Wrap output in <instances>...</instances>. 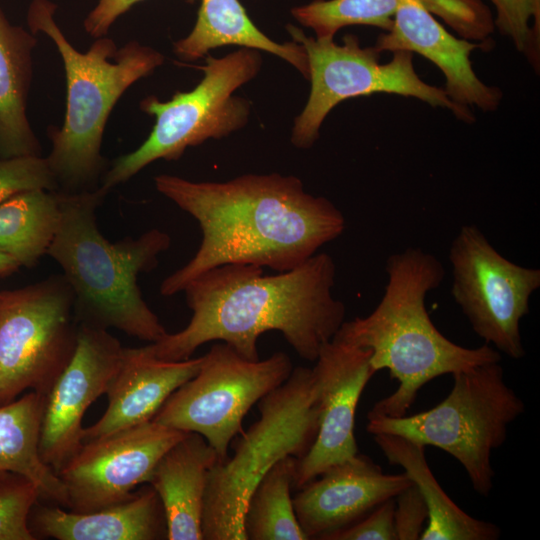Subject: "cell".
<instances>
[{"mask_svg": "<svg viewBox=\"0 0 540 540\" xmlns=\"http://www.w3.org/2000/svg\"><path fill=\"white\" fill-rule=\"evenodd\" d=\"M292 370L284 352L249 360L217 342L203 356L196 375L170 395L152 420L200 434L223 461L251 407L283 384Z\"/></svg>", "mask_w": 540, "mask_h": 540, "instance_id": "obj_11", "label": "cell"}, {"mask_svg": "<svg viewBox=\"0 0 540 540\" xmlns=\"http://www.w3.org/2000/svg\"><path fill=\"white\" fill-rule=\"evenodd\" d=\"M385 270L388 282L376 308L366 317L344 321L333 337L369 349L375 373L387 369L398 381L397 389L377 401L367 417L403 416L429 381L501 361V353L490 345L460 346L433 324L425 300L445 276L436 256L409 247L391 254Z\"/></svg>", "mask_w": 540, "mask_h": 540, "instance_id": "obj_3", "label": "cell"}, {"mask_svg": "<svg viewBox=\"0 0 540 540\" xmlns=\"http://www.w3.org/2000/svg\"><path fill=\"white\" fill-rule=\"evenodd\" d=\"M261 66L256 49L242 47L221 58L208 55L204 65L193 66L203 72L194 89L178 91L164 102L154 95L141 100L140 109L155 117L153 129L137 149L112 161L100 187L109 192L156 160H177L188 147L243 128L251 103L234 92L255 78Z\"/></svg>", "mask_w": 540, "mask_h": 540, "instance_id": "obj_8", "label": "cell"}, {"mask_svg": "<svg viewBox=\"0 0 540 540\" xmlns=\"http://www.w3.org/2000/svg\"><path fill=\"white\" fill-rule=\"evenodd\" d=\"M187 433L150 420L84 442L56 472L65 488L66 509L91 512L126 500Z\"/></svg>", "mask_w": 540, "mask_h": 540, "instance_id": "obj_13", "label": "cell"}, {"mask_svg": "<svg viewBox=\"0 0 540 540\" xmlns=\"http://www.w3.org/2000/svg\"><path fill=\"white\" fill-rule=\"evenodd\" d=\"M398 0H314L294 7L292 16L317 39L334 38L343 27L369 25L389 31Z\"/></svg>", "mask_w": 540, "mask_h": 540, "instance_id": "obj_27", "label": "cell"}, {"mask_svg": "<svg viewBox=\"0 0 540 540\" xmlns=\"http://www.w3.org/2000/svg\"><path fill=\"white\" fill-rule=\"evenodd\" d=\"M371 351L332 338L312 368L320 421L307 453L297 459L293 488L297 490L324 470L358 453L355 412L361 394L375 371Z\"/></svg>", "mask_w": 540, "mask_h": 540, "instance_id": "obj_15", "label": "cell"}, {"mask_svg": "<svg viewBox=\"0 0 540 540\" xmlns=\"http://www.w3.org/2000/svg\"><path fill=\"white\" fill-rule=\"evenodd\" d=\"M73 302L62 274L0 291V406L26 390L48 393L76 347Z\"/></svg>", "mask_w": 540, "mask_h": 540, "instance_id": "obj_10", "label": "cell"}, {"mask_svg": "<svg viewBox=\"0 0 540 540\" xmlns=\"http://www.w3.org/2000/svg\"><path fill=\"white\" fill-rule=\"evenodd\" d=\"M497 12L495 24L499 31L510 38L520 52H527L536 37L530 27L534 18L539 28L540 0H491Z\"/></svg>", "mask_w": 540, "mask_h": 540, "instance_id": "obj_30", "label": "cell"}, {"mask_svg": "<svg viewBox=\"0 0 540 540\" xmlns=\"http://www.w3.org/2000/svg\"><path fill=\"white\" fill-rule=\"evenodd\" d=\"M61 217L59 191L33 189L0 204V252L32 268L47 255Z\"/></svg>", "mask_w": 540, "mask_h": 540, "instance_id": "obj_25", "label": "cell"}, {"mask_svg": "<svg viewBox=\"0 0 540 540\" xmlns=\"http://www.w3.org/2000/svg\"><path fill=\"white\" fill-rule=\"evenodd\" d=\"M395 498L388 499L362 519L333 533L327 540H396Z\"/></svg>", "mask_w": 540, "mask_h": 540, "instance_id": "obj_32", "label": "cell"}, {"mask_svg": "<svg viewBox=\"0 0 540 540\" xmlns=\"http://www.w3.org/2000/svg\"><path fill=\"white\" fill-rule=\"evenodd\" d=\"M45 395L29 391L0 406V471L33 481L40 500L67 508L65 488L39 451Z\"/></svg>", "mask_w": 540, "mask_h": 540, "instance_id": "obj_24", "label": "cell"}, {"mask_svg": "<svg viewBox=\"0 0 540 540\" xmlns=\"http://www.w3.org/2000/svg\"><path fill=\"white\" fill-rule=\"evenodd\" d=\"M236 45L271 53L296 68L305 79L309 65L302 45L292 41L277 43L252 22L239 0H200L191 32L173 43V53L181 61L204 57L211 49Z\"/></svg>", "mask_w": 540, "mask_h": 540, "instance_id": "obj_23", "label": "cell"}, {"mask_svg": "<svg viewBox=\"0 0 540 540\" xmlns=\"http://www.w3.org/2000/svg\"><path fill=\"white\" fill-rule=\"evenodd\" d=\"M374 442L391 465L404 473L419 490L428 511L422 540H496L500 528L494 523L476 519L463 511L444 492L429 468L425 447L391 434H375Z\"/></svg>", "mask_w": 540, "mask_h": 540, "instance_id": "obj_22", "label": "cell"}, {"mask_svg": "<svg viewBox=\"0 0 540 540\" xmlns=\"http://www.w3.org/2000/svg\"><path fill=\"white\" fill-rule=\"evenodd\" d=\"M33 189L58 190L46 157L0 158V204L15 194Z\"/></svg>", "mask_w": 540, "mask_h": 540, "instance_id": "obj_29", "label": "cell"}, {"mask_svg": "<svg viewBox=\"0 0 540 540\" xmlns=\"http://www.w3.org/2000/svg\"><path fill=\"white\" fill-rule=\"evenodd\" d=\"M286 30L306 52L311 82L307 103L292 128L291 142L297 148L313 146L324 119L340 102L375 93L414 97L433 107L449 109L465 121L472 119L469 109L453 102L445 89L420 79L409 51H395L388 63L381 64L380 52L374 46L361 47L354 35H346L343 43L337 44L333 38L309 37L291 24Z\"/></svg>", "mask_w": 540, "mask_h": 540, "instance_id": "obj_9", "label": "cell"}, {"mask_svg": "<svg viewBox=\"0 0 540 540\" xmlns=\"http://www.w3.org/2000/svg\"><path fill=\"white\" fill-rule=\"evenodd\" d=\"M108 193L101 187L59 191L60 224L47 255L62 268L72 289L78 324L115 328L154 343L168 332L143 299L137 278L157 266L171 238L151 229L137 238L108 241L96 221V210Z\"/></svg>", "mask_w": 540, "mask_h": 540, "instance_id": "obj_5", "label": "cell"}, {"mask_svg": "<svg viewBox=\"0 0 540 540\" xmlns=\"http://www.w3.org/2000/svg\"><path fill=\"white\" fill-rule=\"evenodd\" d=\"M36 35L12 24L0 7V158L41 156L27 114Z\"/></svg>", "mask_w": 540, "mask_h": 540, "instance_id": "obj_21", "label": "cell"}, {"mask_svg": "<svg viewBox=\"0 0 540 540\" xmlns=\"http://www.w3.org/2000/svg\"><path fill=\"white\" fill-rule=\"evenodd\" d=\"M19 268V264L12 257L0 252V276L9 275Z\"/></svg>", "mask_w": 540, "mask_h": 540, "instance_id": "obj_35", "label": "cell"}, {"mask_svg": "<svg viewBox=\"0 0 540 540\" xmlns=\"http://www.w3.org/2000/svg\"><path fill=\"white\" fill-rule=\"evenodd\" d=\"M426 504L415 485H410L395 497L394 527L396 540H416L427 524Z\"/></svg>", "mask_w": 540, "mask_h": 540, "instance_id": "obj_33", "label": "cell"}, {"mask_svg": "<svg viewBox=\"0 0 540 540\" xmlns=\"http://www.w3.org/2000/svg\"><path fill=\"white\" fill-rule=\"evenodd\" d=\"M425 8L444 18L455 28L481 34L491 30L487 8L479 0H421Z\"/></svg>", "mask_w": 540, "mask_h": 540, "instance_id": "obj_31", "label": "cell"}, {"mask_svg": "<svg viewBox=\"0 0 540 540\" xmlns=\"http://www.w3.org/2000/svg\"><path fill=\"white\" fill-rule=\"evenodd\" d=\"M410 485L405 473L384 474L369 457L357 453L298 489L293 506L307 539L327 540Z\"/></svg>", "mask_w": 540, "mask_h": 540, "instance_id": "obj_16", "label": "cell"}, {"mask_svg": "<svg viewBox=\"0 0 540 540\" xmlns=\"http://www.w3.org/2000/svg\"><path fill=\"white\" fill-rule=\"evenodd\" d=\"M123 348L107 329L79 324L74 353L44 400L39 451L55 473L82 447L83 416L106 393Z\"/></svg>", "mask_w": 540, "mask_h": 540, "instance_id": "obj_14", "label": "cell"}, {"mask_svg": "<svg viewBox=\"0 0 540 540\" xmlns=\"http://www.w3.org/2000/svg\"><path fill=\"white\" fill-rule=\"evenodd\" d=\"M56 10L50 0H32L27 10L29 31L51 39L66 78L65 117L61 127L47 130L51 150L46 159L59 191H93L109 167L101 147L112 109L129 87L151 75L165 57L135 40L117 48L107 36L96 38L81 52L56 23Z\"/></svg>", "mask_w": 540, "mask_h": 540, "instance_id": "obj_4", "label": "cell"}, {"mask_svg": "<svg viewBox=\"0 0 540 540\" xmlns=\"http://www.w3.org/2000/svg\"><path fill=\"white\" fill-rule=\"evenodd\" d=\"M260 417L234 444L233 455L209 471L202 513L206 540H246L249 497L265 473L286 456L302 458L320 421L312 368H293L288 379L258 402Z\"/></svg>", "mask_w": 540, "mask_h": 540, "instance_id": "obj_6", "label": "cell"}, {"mask_svg": "<svg viewBox=\"0 0 540 540\" xmlns=\"http://www.w3.org/2000/svg\"><path fill=\"white\" fill-rule=\"evenodd\" d=\"M219 461L203 436L188 432L154 467L148 483L159 496L168 540H202V513L207 477Z\"/></svg>", "mask_w": 540, "mask_h": 540, "instance_id": "obj_20", "label": "cell"}, {"mask_svg": "<svg viewBox=\"0 0 540 540\" xmlns=\"http://www.w3.org/2000/svg\"><path fill=\"white\" fill-rule=\"evenodd\" d=\"M296 463L293 456L280 459L255 486L243 520L246 540H307L291 496Z\"/></svg>", "mask_w": 540, "mask_h": 540, "instance_id": "obj_26", "label": "cell"}, {"mask_svg": "<svg viewBox=\"0 0 540 540\" xmlns=\"http://www.w3.org/2000/svg\"><path fill=\"white\" fill-rule=\"evenodd\" d=\"M335 275L327 253L276 275L252 264L212 268L183 289L192 311L188 325L146 348L159 359L178 361L207 342L221 341L244 358L258 360L259 336L276 330L301 358L315 362L345 321V305L332 295Z\"/></svg>", "mask_w": 540, "mask_h": 540, "instance_id": "obj_2", "label": "cell"}, {"mask_svg": "<svg viewBox=\"0 0 540 540\" xmlns=\"http://www.w3.org/2000/svg\"><path fill=\"white\" fill-rule=\"evenodd\" d=\"M477 45L448 33L421 0H398L393 25L374 48L379 51L416 52L433 62L446 79L445 92L459 106L497 109L501 92L484 84L473 71L470 54Z\"/></svg>", "mask_w": 540, "mask_h": 540, "instance_id": "obj_17", "label": "cell"}, {"mask_svg": "<svg viewBox=\"0 0 540 540\" xmlns=\"http://www.w3.org/2000/svg\"><path fill=\"white\" fill-rule=\"evenodd\" d=\"M451 295L472 330L499 353L519 360L526 352L520 322L540 287V270L501 255L474 224L461 227L449 249Z\"/></svg>", "mask_w": 540, "mask_h": 540, "instance_id": "obj_12", "label": "cell"}, {"mask_svg": "<svg viewBox=\"0 0 540 540\" xmlns=\"http://www.w3.org/2000/svg\"><path fill=\"white\" fill-rule=\"evenodd\" d=\"M40 499V491L29 478L0 471V540H36L28 518Z\"/></svg>", "mask_w": 540, "mask_h": 540, "instance_id": "obj_28", "label": "cell"}, {"mask_svg": "<svg viewBox=\"0 0 540 540\" xmlns=\"http://www.w3.org/2000/svg\"><path fill=\"white\" fill-rule=\"evenodd\" d=\"M203 356L178 361L155 357L146 346L123 348L106 390L107 408L84 428L83 441L107 436L153 419L170 395L199 371Z\"/></svg>", "mask_w": 540, "mask_h": 540, "instance_id": "obj_18", "label": "cell"}, {"mask_svg": "<svg viewBox=\"0 0 540 540\" xmlns=\"http://www.w3.org/2000/svg\"><path fill=\"white\" fill-rule=\"evenodd\" d=\"M448 396L433 408L400 417H367L368 433L401 436L424 447H437L465 469L472 488L489 496L495 475L491 455L507 438L508 427L525 410L507 385L500 362L452 374Z\"/></svg>", "mask_w": 540, "mask_h": 540, "instance_id": "obj_7", "label": "cell"}, {"mask_svg": "<svg viewBox=\"0 0 540 540\" xmlns=\"http://www.w3.org/2000/svg\"><path fill=\"white\" fill-rule=\"evenodd\" d=\"M28 524L35 539H167L165 512L151 486L134 491L120 503L83 513L39 499L30 511Z\"/></svg>", "mask_w": 540, "mask_h": 540, "instance_id": "obj_19", "label": "cell"}, {"mask_svg": "<svg viewBox=\"0 0 540 540\" xmlns=\"http://www.w3.org/2000/svg\"><path fill=\"white\" fill-rule=\"evenodd\" d=\"M141 1L143 0H98L84 19L85 32L94 39L106 36L116 20ZM196 1L198 0H187L191 4Z\"/></svg>", "mask_w": 540, "mask_h": 540, "instance_id": "obj_34", "label": "cell"}, {"mask_svg": "<svg viewBox=\"0 0 540 540\" xmlns=\"http://www.w3.org/2000/svg\"><path fill=\"white\" fill-rule=\"evenodd\" d=\"M154 183L202 232L194 256L162 281L163 296L183 291L200 274L225 264L292 270L346 226L329 199L309 194L293 175L244 174L224 182H195L160 174Z\"/></svg>", "mask_w": 540, "mask_h": 540, "instance_id": "obj_1", "label": "cell"}]
</instances>
